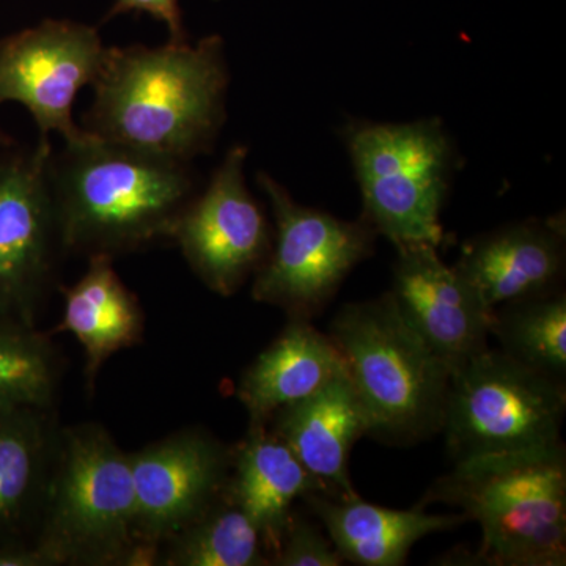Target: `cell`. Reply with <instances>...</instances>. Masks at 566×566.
Listing matches in <instances>:
<instances>
[{
  "label": "cell",
  "instance_id": "obj_18",
  "mask_svg": "<svg viewBox=\"0 0 566 566\" xmlns=\"http://www.w3.org/2000/svg\"><path fill=\"white\" fill-rule=\"evenodd\" d=\"M346 374L340 349L311 319L290 318L281 335L249 365L238 398L251 422H264L283 406L311 397Z\"/></svg>",
  "mask_w": 566,
  "mask_h": 566
},
{
  "label": "cell",
  "instance_id": "obj_26",
  "mask_svg": "<svg viewBox=\"0 0 566 566\" xmlns=\"http://www.w3.org/2000/svg\"><path fill=\"white\" fill-rule=\"evenodd\" d=\"M0 566H48V562L33 543H3L0 545Z\"/></svg>",
  "mask_w": 566,
  "mask_h": 566
},
{
  "label": "cell",
  "instance_id": "obj_10",
  "mask_svg": "<svg viewBox=\"0 0 566 566\" xmlns=\"http://www.w3.org/2000/svg\"><path fill=\"white\" fill-rule=\"evenodd\" d=\"M107 46L98 29L70 20H46L0 40V104L17 103L32 115L40 139L55 133L80 139L74 123L77 93L95 84Z\"/></svg>",
  "mask_w": 566,
  "mask_h": 566
},
{
  "label": "cell",
  "instance_id": "obj_19",
  "mask_svg": "<svg viewBox=\"0 0 566 566\" xmlns=\"http://www.w3.org/2000/svg\"><path fill=\"white\" fill-rule=\"evenodd\" d=\"M63 316L54 333H70L85 353L88 389L111 356L139 344L144 312L114 270V260L92 256L80 281L63 289Z\"/></svg>",
  "mask_w": 566,
  "mask_h": 566
},
{
  "label": "cell",
  "instance_id": "obj_14",
  "mask_svg": "<svg viewBox=\"0 0 566 566\" xmlns=\"http://www.w3.org/2000/svg\"><path fill=\"white\" fill-rule=\"evenodd\" d=\"M453 266L493 311L557 292L565 271V221L532 219L476 237Z\"/></svg>",
  "mask_w": 566,
  "mask_h": 566
},
{
  "label": "cell",
  "instance_id": "obj_6",
  "mask_svg": "<svg viewBox=\"0 0 566 566\" xmlns=\"http://www.w3.org/2000/svg\"><path fill=\"white\" fill-rule=\"evenodd\" d=\"M345 144L363 192V216L395 249L439 248L441 211L457 153L439 118L411 123L353 122Z\"/></svg>",
  "mask_w": 566,
  "mask_h": 566
},
{
  "label": "cell",
  "instance_id": "obj_9",
  "mask_svg": "<svg viewBox=\"0 0 566 566\" xmlns=\"http://www.w3.org/2000/svg\"><path fill=\"white\" fill-rule=\"evenodd\" d=\"M51 140L0 148V319L35 326L63 249L50 185Z\"/></svg>",
  "mask_w": 566,
  "mask_h": 566
},
{
  "label": "cell",
  "instance_id": "obj_2",
  "mask_svg": "<svg viewBox=\"0 0 566 566\" xmlns=\"http://www.w3.org/2000/svg\"><path fill=\"white\" fill-rule=\"evenodd\" d=\"M50 185L66 255L112 260L172 240L175 223L199 191L191 163L87 132L52 150Z\"/></svg>",
  "mask_w": 566,
  "mask_h": 566
},
{
  "label": "cell",
  "instance_id": "obj_3",
  "mask_svg": "<svg viewBox=\"0 0 566 566\" xmlns=\"http://www.w3.org/2000/svg\"><path fill=\"white\" fill-rule=\"evenodd\" d=\"M33 545L48 566L155 564L137 532L129 457L98 424L59 433Z\"/></svg>",
  "mask_w": 566,
  "mask_h": 566
},
{
  "label": "cell",
  "instance_id": "obj_11",
  "mask_svg": "<svg viewBox=\"0 0 566 566\" xmlns=\"http://www.w3.org/2000/svg\"><path fill=\"white\" fill-rule=\"evenodd\" d=\"M248 148L234 145L175 223L172 240L211 292L232 296L262 268L274 234L245 185Z\"/></svg>",
  "mask_w": 566,
  "mask_h": 566
},
{
  "label": "cell",
  "instance_id": "obj_8",
  "mask_svg": "<svg viewBox=\"0 0 566 566\" xmlns=\"http://www.w3.org/2000/svg\"><path fill=\"white\" fill-rule=\"evenodd\" d=\"M256 182L270 200L275 230L270 255L253 275L252 297L290 318H314L346 275L374 255L378 233L363 218L342 221L297 203L270 174H256Z\"/></svg>",
  "mask_w": 566,
  "mask_h": 566
},
{
  "label": "cell",
  "instance_id": "obj_21",
  "mask_svg": "<svg viewBox=\"0 0 566 566\" xmlns=\"http://www.w3.org/2000/svg\"><path fill=\"white\" fill-rule=\"evenodd\" d=\"M169 566H264L270 551L259 526L241 506L222 497L164 543Z\"/></svg>",
  "mask_w": 566,
  "mask_h": 566
},
{
  "label": "cell",
  "instance_id": "obj_23",
  "mask_svg": "<svg viewBox=\"0 0 566 566\" xmlns=\"http://www.w3.org/2000/svg\"><path fill=\"white\" fill-rule=\"evenodd\" d=\"M59 364L50 337L35 326L0 319V411L54 403Z\"/></svg>",
  "mask_w": 566,
  "mask_h": 566
},
{
  "label": "cell",
  "instance_id": "obj_15",
  "mask_svg": "<svg viewBox=\"0 0 566 566\" xmlns=\"http://www.w3.org/2000/svg\"><path fill=\"white\" fill-rule=\"evenodd\" d=\"M268 422H273L271 430L322 483L327 495L357 494L348 463L354 444L367 436V419L348 374L337 376L304 400L283 406Z\"/></svg>",
  "mask_w": 566,
  "mask_h": 566
},
{
  "label": "cell",
  "instance_id": "obj_7",
  "mask_svg": "<svg viewBox=\"0 0 566 566\" xmlns=\"http://www.w3.org/2000/svg\"><path fill=\"white\" fill-rule=\"evenodd\" d=\"M565 381L485 349L450 375L441 433L457 463L562 446Z\"/></svg>",
  "mask_w": 566,
  "mask_h": 566
},
{
  "label": "cell",
  "instance_id": "obj_4",
  "mask_svg": "<svg viewBox=\"0 0 566 566\" xmlns=\"http://www.w3.org/2000/svg\"><path fill=\"white\" fill-rule=\"evenodd\" d=\"M460 509L482 528L475 564H566V457L564 444L536 452L457 463L420 504Z\"/></svg>",
  "mask_w": 566,
  "mask_h": 566
},
{
  "label": "cell",
  "instance_id": "obj_12",
  "mask_svg": "<svg viewBox=\"0 0 566 566\" xmlns=\"http://www.w3.org/2000/svg\"><path fill=\"white\" fill-rule=\"evenodd\" d=\"M128 457L137 532L158 560L164 543L222 497L232 449L207 431L191 428Z\"/></svg>",
  "mask_w": 566,
  "mask_h": 566
},
{
  "label": "cell",
  "instance_id": "obj_22",
  "mask_svg": "<svg viewBox=\"0 0 566 566\" xmlns=\"http://www.w3.org/2000/svg\"><path fill=\"white\" fill-rule=\"evenodd\" d=\"M491 335L501 352L564 381L566 375V296L553 292L494 308Z\"/></svg>",
  "mask_w": 566,
  "mask_h": 566
},
{
  "label": "cell",
  "instance_id": "obj_20",
  "mask_svg": "<svg viewBox=\"0 0 566 566\" xmlns=\"http://www.w3.org/2000/svg\"><path fill=\"white\" fill-rule=\"evenodd\" d=\"M44 412L0 411V545L25 542L40 517L59 436Z\"/></svg>",
  "mask_w": 566,
  "mask_h": 566
},
{
  "label": "cell",
  "instance_id": "obj_13",
  "mask_svg": "<svg viewBox=\"0 0 566 566\" xmlns=\"http://www.w3.org/2000/svg\"><path fill=\"white\" fill-rule=\"evenodd\" d=\"M390 296L403 322L450 370L488 349L494 311L431 244L395 249Z\"/></svg>",
  "mask_w": 566,
  "mask_h": 566
},
{
  "label": "cell",
  "instance_id": "obj_1",
  "mask_svg": "<svg viewBox=\"0 0 566 566\" xmlns=\"http://www.w3.org/2000/svg\"><path fill=\"white\" fill-rule=\"evenodd\" d=\"M229 80L219 35L193 44L111 46L81 128L112 144L192 164L218 140Z\"/></svg>",
  "mask_w": 566,
  "mask_h": 566
},
{
  "label": "cell",
  "instance_id": "obj_24",
  "mask_svg": "<svg viewBox=\"0 0 566 566\" xmlns=\"http://www.w3.org/2000/svg\"><path fill=\"white\" fill-rule=\"evenodd\" d=\"M344 564V557L335 549L329 536L324 535L322 524L312 523L307 517L296 515L294 512L270 560V565L275 566H340Z\"/></svg>",
  "mask_w": 566,
  "mask_h": 566
},
{
  "label": "cell",
  "instance_id": "obj_5",
  "mask_svg": "<svg viewBox=\"0 0 566 566\" xmlns=\"http://www.w3.org/2000/svg\"><path fill=\"white\" fill-rule=\"evenodd\" d=\"M367 419V436L412 446L441 433L449 365L403 322L387 292L349 303L329 331Z\"/></svg>",
  "mask_w": 566,
  "mask_h": 566
},
{
  "label": "cell",
  "instance_id": "obj_25",
  "mask_svg": "<svg viewBox=\"0 0 566 566\" xmlns=\"http://www.w3.org/2000/svg\"><path fill=\"white\" fill-rule=\"evenodd\" d=\"M123 13H147L156 21H161L169 29V40H188L180 0H114V6L106 20Z\"/></svg>",
  "mask_w": 566,
  "mask_h": 566
},
{
  "label": "cell",
  "instance_id": "obj_17",
  "mask_svg": "<svg viewBox=\"0 0 566 566\" xmlns=\"http://www.w3.org/2000/svg\"><path fill=\"white\" fill-rule=\"evenodd\" d=\"M305 505L318 517L345 562L363 566L403 565L412 546L424 536L452 531L468 521L463 513H428L368 504L359 495L312 494Z\"/></svg>",
  "mask_w": 566,
  "mask_h": 566
},
{
  "label": "cell",
  "instance_id": "obj_27",
  "mask_svg": "<svg viewBox=\"0 0 566 566\" xmlns=\"http://www.w3.org/2000/svg\"><path fill=\"white\" fill-rule=\"evenodd\" d=\"M13 139L11 137L7 136L6 133L2 132V128H0V148L7 147V145L13 144Z\"/></svg>",
  "mask_w": 566,
  "mask_h": 566
},
{
  "label": "cell",
  "instance_id": "obj_16",
  "mask_svg": "<svg viewBox=\"0 0 566 566\" xmlns=\"http://www.w3.org/2000/svg\"><path fill=\"white\" fill-rule=\"evenodd\" d=\"M326 494L322 483L297 460L268 423L251 422L232 449V468L223 497L241 506L259 526L271 556L297 499Z\"/></svg>",
  "mask_w": 566,
  "mask_h": 566
}]
</instances>
